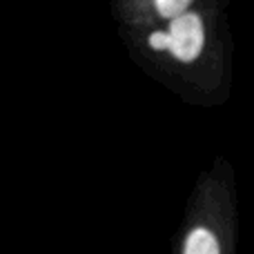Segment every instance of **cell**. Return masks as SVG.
<instances>
[{"label": "cell", "mask_w": 254, "mask_h": 254, "mask_svg": "<svg viewBox=\"0 0 254 254\" xmlns=\"http://www.w3.org/2000/svg\"><path fill=\"white\" fill-rule=\"evenodd\" d=\"M205 45V29L198 13H183L170 20L167 27V52L181 63H194Z\"/></svg>", "instance_id": "cell-1"}, {"label": "cell", "mask_w": 254, "mask_h": 254, "mask_svg": "<svg viewBox=\"0 0 254 254\" xmlns=\"http://www.w3.org/2000/svg\"><path fill=\"white\" fill-rule=\"evenodd\" d=\"M156 4V11L161 13L163 18H179L185 13V9L192 4V0H154Z\"/></svg>", "instance_id": "cell-2"}]
</instances>
